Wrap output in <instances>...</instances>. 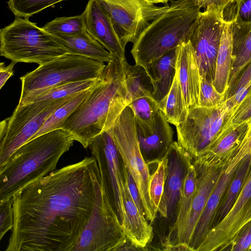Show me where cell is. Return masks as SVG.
<instances>
[{
  "label": "cell",
  "instance_id": "cell-22",
  "mask_svg": "<svg viewBox=\"0 0 251 251\" xmlns=\"http://www.w3.org/2000/svg\"><path fill=\"white\" fill-rule=\"evenodd\" d=\"M236 168L229 172L225 170L224 173L221 174L209 196L197 224L190 245L193 251H196L211 229L214 214L217 211L223 195L233 177Z\"/></svg>",
  "mask_w": 251,
  "mask_h": 251
},
{
  "label": "cell",
  "instance_id": "cell-44",
  "mask_svg": "<svg viewBox=\"0 0 251 251\" xmlns=\"http://www.w3.org/2000/svg\"><path fill=\"white\" fill-rule=\"evenodd\" d=\"M200 7H211L224 13L238 0H193Z\"/></svg>",
  "mask_w": 251,
  "mask_h": 251
},
{
  "label": "cell",
  "instance_id": "cell-11",
  "mask_svg": "<svg viewBox=\"0 0 251 251\" xmlns=\"http://www.w3.org/2000/svg\"><path fill=\"white\" fill-rule=\"evenodd\" d=\"M89 147L97 160L102 185L122 225L126 214V183L118 149L107 131L95 137Z\"/></svg>",
  "mask_w": 251,
  "mask_h": 251
},
{
  "label": "cell",
  "instance_id": "cell-6",
  "mask_svg": "<svg viewBox=\"0 0 251 251\" xmlns=\"http://www.w3.org/2000/svg\"><path fill=\"white\" fill-rule=\"evenodd\" d=\"M0 55L12 61L41 65L68 53L54 37L28 18L16 17L0 30Z\"/></svg>",
  "mask_w": 251,
  "mask_h": 251
},
{
  "label": "cell",
  "instance_id": "cell-24",
  "mask_svg": "<svg viewBox=\"0 0 251 251\" xmlns=\"http://www.w3.org/2000/svg\"><path fill=\"white\" fill-rule=\"evenodd\" d=\"M251 62V23L236 24L232 23V62L228 88Z\"/></svg>",
  "mask_w": 251,
  "mask_h": 251
},
{
  "label": "cell",
  "instance_id": "cell-42",
  "mask_svg": "<svg viewBox=\"0 0 251 251\" xmlns=\"http://www.w3.org/2000/svg\"><path fill=\"white\" fill-rule=\"evenodd\" d=\"M232 6L233 14L229 20L236 24L251 23V0H238Z\"/></svg>",
  "mask_w": 251,
  "mask_h": 251
},
{
  "label": "cell",
  "instance_id": "cell-23",
  "mask_svg": "<svg viewBox=\"0 0 251 251\" xmlns=\"http://www.w3.org/2000/svg\"><path fill=\"white\" fill-rule=\"evenodd\" d=\"M52 35L66 49L68 53L104 63H108L113 58V56L86 31L70 36Z\"/></svg>",
  "mask_w": 251,
  "mask_h": 251
},
{
  "label": "cell",
  "instance_id": "cell-28",
  "mask_svg": "<svg viewBox=\"0 0 251 251\" xmlns=\"http://www.w3.org/2000/svg\"><path fill=\"white\" fill-rule=\"evenodd\" d=\"M126 84L128 105L141 97L152 98V83L145 69L141 66L136 64L130 65L127 63Z\"/></svg>",
  "mask_w": 251,
  "mask_h": 251
},
{
  "label": "cell",
  "instance_id": "cell-25",
  "mask_svg": "<svg viewBox=\"0 0 251 251\" xmlns=\"http://www.w3.org/2000/svg\"><path fill=\"white\" fill-rule=\"evenodd\" d=\"M225 20L212 84L219 93L226 95L232 62V22Z\"/></svg>",
  "mask_w": 251,
  "mask_h": 251
},
{
  "label": "cell",
  "instance_id": "cell-15",
  "mask_svg": "<svg viewBox=\"0 0 251 251\" xmlns=\"http://www.w3.org/2000/svg\"><path fill=\"white\" fill-rule=\"evenodd\" d=\"M135 120L136 133L143 157L149 165L157 164L173 143L174 130L164 113L159 109L153 120Z\"/></svg>",
  "mask_w": 251,
  "mask_h": 251
},
{
  "label": "cell",
  "instance_id": "cell-35",
  "mask_svg": "<svg viewBox=\"0 0 251 251\" xmlns=\"http://www.w3.org/2000/svg\"><path fill=\"white\" fill-rule=\"evenodd\" d=\"M251 86V62L240 74L234 83L228 88L225 100L232 109L243 99Z\"/></svg>",
  "mask_w": 251,
  "mask_h": 251
},
{
  "label": "cell",
  "instance_id": "cell-16",
  "mask_svg": "<svg viewBox=\"0 0 251 251\" xmlns=\"http://www.w3.org/2000/svg\"><path fill=\"white\" fill-rule=\"evenodd\" d=\"M251 199V167L232 208L226 216L209 230L196 251H215L229 246L237 236L239 220Z\"/></svg>",
  "mask_w": 251,
  "mask_h": 251
},
{
  "label": "cell",
  "instance_id": "cell-3",
  "mask_svg": "<svg viewBox=\"0 0 251 251\" xmlns=\"http://www.w3.org/2000/svg\"><path fill=\"white\" fill-rule=\"evenodd\" d=\"M73 138L63 128L37 136L19 147L0 167V202L55 170L73 146Z\"/></svg>",
  "mask_w": 251,
  "mask_h": 251
},
{
  "label": "cell",
  "instance_id": "cell-40",
  "mask_svg": "<svg viewBox=\"0 0 251 251\" xmlns=\"http://www.w3.org/2000/svg\"><path fill=\"white\" fill-rule=\"evenodd\" d=\"M247 124V129L240 142L236 147L235 155L225 170L226 172L236 168L244 157L251 155V118Z\"/></svg>",
  "mask_w": 251,
  "mask_h": 251
},
{
  "label": "cell",
  "instance_id": "cell-46",
  "mask_svg": "<svg viewBox=\"0 0 251 251\" xmlns=\"http://www.w3.org/2000/svg\"><path fill=\"white\" fill-rule=\"evenodd\" d=\"M17 63L11 61L7 66L4 65L3 62L0 64V89L4 85L8 79L13 75V68Z\"/></svg>",
  "mask_w": 251,
  "mask_h": 251
},
{
  "label": "cell",
  "instance_id": "cell-34",
  "mask_svg": "<svg viewBox=\"0 0 251 251\" xmlns=\"http://www.w3.org/2000/svg\"><path fill=\"white\" fill-rule=\"evenodd\" d=\"M247 129V124L240 125L227 132H222L208 151L204 155H223L236 148Z\"/></svg>",
  "mask_w": 251,
  "mask_h": 251
},
{
  "label": "cell",
  "instance_id": "cell-20",
  "mask_svg": "<svg viewBox=\"0 0 251 251\" xmlns=\"http://www.w3.org/2000/svg\"><path fill=\"white\" fill-rule=\"evenodd\" d=\"M125 178V177H124ZM126 214L122 227L127 239L141 251H147V246L153 237V228L146 217L142 215L130 194L126 179Z\"/></svg>",
  "mask_w": 251,
  "mask_h": 251
},
{
  "label": "cell",
  "instance_id": "cell-12",
  "mask_svg": "<svg viewBox=\"0 0 251 251\" xmlns=\"http://www.w3.org/2000/svg\"><path fill=\"white\" fill-rule=\"evenodd\" d=\"M110 19L126 46L133 44L149 24L169 7L157 6L144 0H96Z\"/></svg>",
  "mask_w": 251,
  "mask_h": 251
},
{
  "label": "cell",
  "instance_id": "cell-45",
  "mask_svg": "<svg viewBox=\"0 0 251 251\" xmlns=\"http://www.w3.org/2000/svg\"><path fill=\"white\" fill-rule=\"evenodd\" d=\"M251 245V223L244 231L239 239L231 249L233 251L247 250Z\"/></svg>",
  "mask_w": 251,
  "mask_h": 251
},
{
  "label": "cell",
  "instance_id": "cell-36",
  "mask_svg": "<svg viewBox=\"0 0 251 251\" xmlns=\"http://www.w3.org/2000/svg\"><path fill=\"white\" fill-rule=\"evenodd\" d=\"M65 0H9L8 7L15 17L29 18L43 10Z\"/></svg>",
  "mask_w": 251,
  "mask_h": 251
},
{
  "label": "cell",
  "instance_id": "cell-47",
  "mask_svg": "<svg viewBox=\"0 0 251 251\" xmlns=\"http://www.w3.org/2000/svg\"><path fill=\"white\" fill-rule=\"evenodd\" d=\"M163 250L164 251H193L192 249L188 245L182 244L178 243L174 245H169L163 246Z\"/></svg>",
  "mask_w": 251,
  "mask_h": 251
},
{
  "label": "cell",
  "instance_id": "cell-31",
  "mask_svg": "<svg viewBox=\"0 0 251 251\" xmlns=\"http://www.w3.org/2000/svg\"><path fill=\"white\" fill-rule=\"evenodd\" d=\"M102 76L97 79L73 82L53 87L28 100L23 105L36 101L58 100L75 95L98 84Z\"/></svg>",
  "mask_w": 251,
  "mask_h": 251
},
{
  "label": "cell",
  "instance_id": "cell-48",
  "mask_svg": "<svg viewBox=\"0 0 251 251\" xmlns=\"http://www.w3.org/2000/svg\"><path fill=\"white\" fill-rule=\"evenodd\" d=\"M150 4H157V3H163L164 4H167L168 2L172 0H144Z\"/></svg>",
  "mask_w": 251,
  "mask_h": 251
},
{
  "label": "cell",
  "instance_id": "cell-5",
  "mask_svg": "<svg viewBox=\"0 0 251 251\" xmlns=\"http://www.w3.org/2000/svg\"><path fill=\"white\" fill-rule=\"evenodd\" d=\"M106 65L86 57L67 53L39 65L20 77L21 93L18 105L62 84L101 77Z\"/></svg>",
  "mask_w": 251,
  "mask_h": 251
},
{
  "label": "cell",
  "instance_id": "cell-43",
  "mask_svg": "<svg viewBox=\"0 0 251 251\" xmlns=\"http://www.w3.org/2000/svg\"><path fill=\"white\" fill-rule=\"evenodd\" d=\"M122 168L124 177L125 178L127 181L128 190L133 199V200L135 205H136L138 209L139 210L140 213L142 215L145 216L143 205L140 198V196L136 183L131 175L128 172L127 169L123 164V162Z\"/></svg>",
  "mask_w": 251,
  "mask_h": 251
},
{
  "label": "cell",
  "instance_id": "cell-26",
  "mask_svg": "<svg viewBox=\"0 0 251 251\" xmlns=\"http://www.w3.org/2000/svg\"><path fill=\"white\" fill-rule=\"evenodd\" d=\"M196 189L197 173L192 163L181 193L176 220L163 246L174 244L181 232L189 215Z\"/></svg>",
  "mask_w": 251,
  "mask_h": 251
},
{
  "label": "cell",
  "instance_id": "cell-29",
  "mask_svg": "<svg viewBox=\"0 0 251 251\" xmlns=\"http://www.w3.org/2000/svg\"><path fill=\"white\" fill-rule=\"evenodd\" d=\"M251 167V155L244 157L237 166L230 184H229L227 193L220 208L218 211H217L216 216L213 219V221H215L216 225L226 216L232 208L247 176Z\"/></svg>",
  "mask_w": 251,
  "mask_h": 251
},
{
  "label": "cell",
  "instance_id": "cell-21",
  "mask_svg": "<svg viewBox=\"0 0 251 251\" xmlns=\"http://www.w3.org/2000/svg\"><path fill=\"white\" fill-rule=\"evenodd\" d=\"M177 48L168 51L145 68L152 85V98L158 104L167 95L173 82Z\"/></svg>",
  "mask_w": 251,
  "mask_h": 251
},
{
  "label": "cell",
  "instance_id": "cell-27",
  "mask_svg": "<svg viewBox=\"0 0 251 251\" xmlns=\"http://www.w3.org/2000/svg\"><path fill=\"white\" fill-rule=\"evenodd\" d=\"M158 105L159 109L164 113L168 122L176 126L184 122L187 118L188 110L180 85L176 66L171 89L164 99L158 103Z\"/></svg>",
  "mask_w": 251,
  "mask_h": 251
},
{
  "label": "cell",
  "instance_id": "cell-10",
  "mask_svg": "<svg viewBox=\"0 0 251 251\" xmlns=\"http://www.w3.org/2000/svg\"><path fill=\"white\" fill-rule=\"evenodd\" d=\"M126 241L122 225L101 182L91 215L74 251H117Z\"/></svg>",
  "mask_w": 251,
  "mask_h": 251
},
{
  "label": "cell",
  "instance_id": "cell-39",
  "mask_svg": "<svg viewBox=\"0 0 251 251\" xmlns=\"http://www.w3.org/2000/svg\"><path fill=\"white\" fill-rule=\"evenodd\" d=\"M226 100V95L219 93L212 83L201 78L200 106L213 107L222 103Z\"/></svg>",
  "mask_w": 251,
  "mask_h": 251
},
{
  "label": "cell",
  "instance_id": "cell-38",
  "mask_svg": "<svg viewBox=\"0 0 251 251\" xmlns=\"http://www.w3.org/2000/svg\"><path fill=\"white\" fill-rule=\"evenodd\" d=\"M132 109L134 118L143 122H151L159 109L158 103L152 97H141L128 105Z\"/></svg>",
  "mask_w": 251,
  "mask_h": 251
},
{
  "label": "cell",
  "instance_id": "cell-4",
  "mask_svg": "<svg viewBox=\"0 0 251 251\" xmlns=\"http://www.w3.org/2000/svg\"><path fill=\"white\" fill-rule=\"evenodd\" d=\"M200 9L193 0H172L168 8L133 43L130 52L135 64L145 68L168 51L188 41Z\"/></svg>",
  "mask_w": 251,
  "mask_h": 251
},
{
  "label": "cell",
  "instance_id": "cell-9",
  "mask_svg": "<svg viewBox=\"0 0 251 251\" xmlns=\"http://www.w3.org/2000/svg\"><path fill=\"white\" fill-rule=\"evenodd\" d=\"M75 95L58 100L18 104L12 115L0 124V167L19 147L36 134L55 109Z\"/></svg>",
  "mask_w": 251,
  "mask_h": 251
},
{
  "label": "cell",
  "instance_id": "cell-8",
  "mask_svg": "<svg viewBox=\"0 0 251 251\" xmlns=\"http://www.w3.org/2000/svg\"><path fill=\"white\" fill-rule=\"evenodd\" d=\"M232 111L226 100L213 107L188 110L184 122L176 126L177 142L195 160L204 155L217 139Z\"/></svg>",
  "mask_w": 251,
  "mask_h": 251
},
{
  "label": "cell",
  "instance_id": "cell-41",
  "mask_svg": "<svg viewBox=\"0 0 251 251\" xmlns=\"http://www.w3.org/2000/svg\"><path fill=\"white\" fill-rule=\"evenodd\" d=\"M14 197L0 202V240L14 226Z\"/></svg>",
  "mask_w": 251,
  "mask_h": 251
},
{
  "label": "cell",
  "instance_id": "cell-17",
  "mask_svg": "<svg viewBox=\"0 0 251 251\" xmlns=\"http://www.w3.org/2000/svg\"><path fill=\"white\" fill-rule=\"evenodd\" d=\"M193 164L197 173V189L186 222L174 244L190 246L198 221L221 174L201 158L195 159Z\"/></svg>",
  "mask_w": 251,
  "mask_h": 251
},
{
  "label": "cell",
  "instance_id": "cell-13",
  "mask_svg": "<svg viewBox=\"0 0 251 251\" xmlns=\"http://www.w3.org/2000/svg\"><path fill=\"white\" fill-rule=\"evenodd\" d=\"M224 13L211 7L200 12L189 41L201 78L211 83L214 79L216 60L225 23Z\"/></svg>",
  "mask_w": 251,
  "mask_h": 251
},
{
  "label": "cell",
  "instance_id": "cell-14",
  "mask_svg": "<svg viewBox=\"0 0 251 251\" xmlns=\"http://www.w3.org/2000/svg\"><path fill=\"white\" fill-rule=\"evenodd\" d=\"M166 155L167 171L158 213L168 220L169 232L176 220L181 193L193 160L177 141L173 142Z\"/></svg>",
  "mask_w": 251,
  "mask_h": 251
},
{
  "label": "cell",
  "instance_id": "cell-18",
  "mask_svg": "<svg viewBox=\"0 0 251 251\" xmlns=\"http://www.w3.org/2000/svg\"><path fill=\"white\" fill-rule=\"evenodd\" d=\"M86 31L113 56L123 60L125 47L117 35L109 17L96 0H89L85 10Z\"/></svg>",
  "mask_w": 251,
  "mask_h": 251
},
{
  "label": "cell",
  "instance_id": "cell-37",
  "mask_svg": "<svg viewBox=\"0 0 251 251\" xmlns=\"http://www.w3.org/2000/svg\"><path fill=\"white\" fill-rule=\"evenodd\" d=\"M222 131L225 132L247 124L251 118V86L247 94L234 109Z\"/></svg>",
  "mask_w": 251,
  "mask_h": 251
},
{
  "label": "cell",
  "instance_id": "cell-7",
  "mask_svg": "<svg viewBox=\"0 0 251 251\" xmlns=\"http://www.w3.org/2000/svg\"><path fill=\"white\" fill-rule=\"evenodd\" d=\"M107 131L114 142L123 164L136 183L145 217L152 223L156 216L149 196V184L151 174L149 166L140 150L134 114L129 106L125 107L113 126Z\"/></svg>",
  "mask_w": 251,
  "mask_h": 251
},
{
  "label": "cell",
  "instance_id": "cell-19",
  "mask_svg": "<svg viewBox=\"0 0 251 251\" xmlns=\"http://www.w3.org/2000/svg\"><path fill=\"white\" fill-rule=\"evenodd\" d=\"M176 66L188 110L200 106L201 75L189 40L178 47Z\"/></svg>",
  "mask_w": 251,
  "mask_h": 251
},
{
  "label": "cell",
  "instance_id": "cell-2",
  "mask_svg": "<svg viewBox=\"0 0 251 251\" xmlns=\"http://www.w3.org/2000/svg\"><path fill=\"white\" fill-rule=\"evenodd\" d=\"M127 62L113 57L101 80L60 126L87 148L95 137L110 129L128 106L126 84Z\"/></svg>",
  "mask_w": 251,
  "mask_h": 251
},
{
  "label": "cell",
  "instance_id": "cell-33",
  "mask_svg": "<svg viewBox=\"0 0 251 251\" xmlns=\"http://www.w3.org/2000/svg\"><path fill=\"white\" fill-rule=\"evenodd\" d=\"M168 160L166 155L157 164L154 172L151 175L149 192L151 204L157 217L159 205L163 195L167 171Z\"/></svg>",
  "mask_w": 251,
  "mask_h": 251
},
{
  "label": "cell",
  "instance_id": "cell-32",
  "mask_svg": "<svg viewBox=\"0 0 251 251\" xmlns=\"http://www.w3.org/2000/svg\"><path fill=\"white\" fill-rule=\"evenodd\" d=\"M43 29L51 35L70 36L86 31L85 13L72 17H57L47 23Z\"/></svg>",
  "mask_w": 251,
  "mask_h": 251
},
{
  "label": "cell",
  "instance_id": "cell-1",
  "mask_svg": "<svg viewBox=\"0 0 251 251\" xmlns=\"http://www.w3.org/2000/svg\"><path fill=\"white\" fill-rule=\"evenodd\" d=\"M101 184L86 157L29 184L14 197V226L5 251H74Z\"/></svg>",
  "mask_w": 251,
  "mask_h": 251
},
{
  "label": "cell",
  "instance_id": "cell-30",
  "mask_svg": "<svg viewBox=\"0 0 251 251\" xmlns=\"http://www.w3.org/2000/svg\"><path fill=\"white\" fill-rule=\"evenodd\" d=\"M94 87L77 94L55 109L46 119L38 132L31 139L42 134L60 128L63 122L90 93Z\"/></svg>",
  "mask_w": 251,
  "mask_h": 251
}]
</instances>
